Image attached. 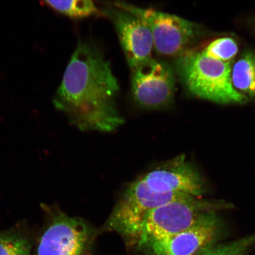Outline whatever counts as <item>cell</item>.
I'll list each match as a JSON object with an SVG mask.
<instances>
[{
  "mask_svg": "<svg viewBox=\"0 0 255 255\" xmlns=\"http://www.w3.org/2000/svg\"><path fill=\"white\" fill-rule=\"evenodd\" d=\"M232 81L241 94L255 98V52L245 51L233 64Z\"/></svg>",
  "mask_w": 255,
  "mask_h": 255,
  "instance_id": "10",
  "label": "cell"
},
{
  "mask_svg": "<svg viewBox=\"0 0 255 255\" xmlns=\"http://www.w3.org/2000/svg\"><path fill=\"white\" fill-rule=\"evenodd\" d=\"M238 51L237 41L231 37H222L212 41L202 52L210 58L223 62H233Z\"/></svg>",
  "mask_w": 255,
  "mask_h": 255,
  "instance_id": "14",
  "label": "cell"
},
{
  "mask_svg": "<svg viewBox=\"0 0 255 255\" xmlns=\"http://www.w3.org/2000/svg\"><path fill=\"white\" fill-rule=\"evenodd\" d=\"M177 57L175 72L190 93L218 104L247 102L248 97L233 85L234 62L219 61L205 56L202 51L189 49Z\"/></svg>",
  "mask_w": 255,
  "mask_h": 255,
  "instance_id": "3",
  "label": "cell"
},
{
  "mask_svg": "<svg viewBox=\"0 0 255 255\" xmlns=\"http://www.w3.org/2000/svg\"><path fill=\"white\" fill-rule=\"evenodd\" d=\"M255 244V232L244 238L229 243L209 246L195 255H247Z\"/></svg>",
  "mask_w": 255,
  "mask_h": 255,
  "instance_id": "12",
  "label": "cell"
},
{
  "mask_svg": "<svg viewBox=\"0 0 255 255\" xmlns=\"http://www.w3.org/2000/svg\"><path fill=\"white\" fill-rule=\"evenodd\" d=\"M102 11L114 24L132 71L152 58L154 42L151 32L141 18L111 4Z\"/></svg>",
  "mask_w": 255,
  "mask_h": 255,
  "instance_id": "8",
  "label": "cell"
},
{
  "mask_svg": "<svg viewBox=\"0 0 255 255\" xmlns=\"http://www.w3.org/2000/svg\"><path fill=\"white\" fill-rule=\"evenodd\" d=\"M120 85L109 61L95 43L79 41L53 104L83 131L112 132L124 123L115 99Z\"/></svg>",
  "mask_w": 255,
  "mask_h": 255,
  "instance_id": "1",
  "label": "cell"
},
{
  "mask_svg": "<svg viewBox=\"0 0 255 255\" xmlns=\"http://www.w3.org/2000/svg\"><path fill=\"white\" fill-rule=\"evenodd\" d=\"M221 227L218 213H213L186 231L149 242L141 249L151 255H195L212 245Z\"/></svg>",
  "mask_w": 255,
  "mask_h": 255,
  "instance_id": "9",
  "label": "cell"
},
{
  "mask_svg": "<svg viewBox=\"0 0 255 255\" xmlns=\"http://www.w3.org/2000/svg\"><path fill=\"white\" fill-rule=\"evenodd\" d=\"M59 13L72 19L103 15L94 0H41Z\"/></svg>",
  "mask_w": 255,
  "mask_h": 255,
  "instance_id": "11",
  "label": "cell"
},
{
  "mask_svg": "<svg viewBox=\"0 0 255 255\" xmlns=\"http://www.w3.org/2000/svg\"><path fill=\"white\" fill-rule=\"evenodd\" d=\"M205 192L202 177L184 156H178L137 178L127 186L107 222L127 244L138 245L143 220L152 210L173 201Z\"/></svg>",
  "mask_w": 255,
  "mask_h": 255,
  "instance_id": "2",
  "label": "cell"
},
{
  "mask_svg": "<svg viewBox=\"0 0 255 255\" xmlns=\"http://www.w3.org/2000/svg\"><path fill=\"white\" fill-rule=\"evenodd\" d=\"M31 250L29 239L23 234L0 232V255H30Z\"/></svg>",
  "mask_w": 255,
  "mask_h": 255,
  "instance_id": "13",
  "label": "cell"
},
{
  "mask_svg": "<svg viewBox=\"0 0 255 255\" xmlns=\"http://www.w3.org/2000/svg\"><path fill=\"white\" fill-rule=\"evenodd\" d=\"M50 221L40 239L37 255H88L97 232L84 219L60 210L50 212Z\"/></svg>",
  "mask_w": 255,
  "mask_h": 255,
  "instance_id": "6",
  "label": "cell"
},
{
  "mask_svg": "<svg viewBox=\"0 0 255 255\" xmlns=\"http://www.w3.org/2000/svg\"><path fill=\"white\" fill-rule=\"evenodd\" d=\"M132 71L133 97L139 106L158 109L173 101L175 75L167 62L151 58Z\"/></svg>",
  "mask_w": 255,
  "mask_h": 255,
  "instance_id": "7",
  "label": "cell"
},
{
  "mask_svg": "<svg viewBox=\"0 0 255 255\" xmlns=\"http://www.w3.org/2000/svg\"><path fill=\"white\" fill-rule=\"evenodd\" d=\"M232 207V204L224 201L203 200L196 197L165 204L152 210L143 220L138 247L141 249L149 242L179 234L207 216Z\"/></svg>",
  "mask_w": 255,
  "mask_h": 255,
  "instance_id": "4",
  "label": "cell"
},
{
  "mask_svg": "<svg viewBox=\"0 0 255 255\" xmlns=\"http://www.w3.org/2000/svg\"><path fill=\"white\" fill-rule=\"evenodd\" d=\"M110 4L138 16L144 22L151 32L154 49L159 55L179 56L195 42L200 34L198 25L176 15L152 8H140L120 0Z\"/></svg>",
  "mask_w": 255,
  "mask_h": 255,
  "instance_id": "5",
  "label": "cell"
}]
</instances>
